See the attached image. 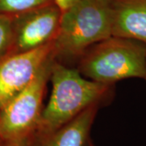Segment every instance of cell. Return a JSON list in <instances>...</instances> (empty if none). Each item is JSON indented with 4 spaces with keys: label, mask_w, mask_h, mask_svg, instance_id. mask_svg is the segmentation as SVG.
<instances>
[{
    "label": "cell",
    "mask_w": 146,
    "mask_h": 146,
    "mask_svg": "<svg viewBox=\"0 0 146 146\" xmlns=\"http://www.w3.org/2000/svg\"><path fill=\"white\" fill-rule=\"evenodd\" d=\"M85 146H94V145H93V143L91 142V141H90V140H89V141H88V142L86 143Z\"/></svg>",
    "instance_id": "cell-13"
},
{
    "label": "cell",
    "mask_w": 146,
    "mask_h": 146,
    "mask_svg": "<svg viewBox=\"0 0 146 146\" xmlns=\"http://www.w3.org/2000/svg\"><path fill=\"white\" fill-rule=\"evenodd\" d=\"M99 106H90L51 132L32 135L31 146H85Z\"/></svg>",
    "instance_id": "cell-7"
},
{
    "label": "cell",
    "mask_w": 146,
    "mask_h": 146,
    "mask_svg": "<svg viewBox=\"0 0 146 146\" xmlns=\"http://www.w3.org/2000/svg\"><path fill=\"white\" fill-rule=\"evenodd\" d=\"M54 2V0H0V14L16 16Z\"/></svg>",
    "instance_id": "cell-9"
},
{
    "label": "cell",
    "mask_w": 146,
    "mask_h": 146,
    "mask_svg": "<svg viewBox=\"0 0 146 146\" xmlns=\"http://www.w3.org/2000/svg\"><path fill=\"white\" fill-rule=\"evenodd\" d=\"M3 145H4V142H3V140H2L1 136H0V146H3Z\"/></svg>",
    "instance_id": "cell-14"
},
{
    "label": "cell",
    "mask_w": 146,
    "mask_h": 146,
    "mask_svg": "<svg viewBox=\"0 0 146 146\" xmlns=\"http://www.w3.org/2000/svg\"><path fill=\"white\" fill-rule=\"evenodd\" d=\"M12 16L0 14V60L11 54L13 44Z\"/></svg>",
    "instance_id": "cell-10"
},
{
    "label": "cell",
    "mask_w": 146,
    "mask_h": 146,
    "mask_svg": "<svg viewBox=\"0 0 146 146\" xmlns=\"http://www.w3.org/2000/svg\"><path fill=\"white\" fill-rule=\"evenodd\" d=\"M113 36L146 44V0H110Z\"/></svg>",
    "instance_id": "cell-8"
},
{
    "label": "cell",
    "mask_w": 146,
    "mask_h": 146,
    "mask_svg": "<svg viewBox=\"0 0 146 146\" xmlns=\"http://www.w3.org/2000/svg\"><path fill=\"white\" fill-rule=\"evenodd\" d=\"M76 69L84 77L108 85L125 79L145 80L146 44L110 36L84 53L77 60Z\"/></svg>",
    "instance_id": "cell-3"
},
{
    "label": "cell",
    "mask_w": 146,
    "mask_h": 146,
    "mask_svg": "<svg viewBox=\"0 0 146 146\" xmlns=\"http://www.w3.org/2000/svg\"><path fill=\"white\" fill-rule=\"evenodd\" d=\"M3 146H31L30 138L24 139V140H21V141H14V142L4 143Z\"/></svg>",
    "instance_id": "cell-12"
},
{
    "label": "cell",
    "mask_w": 146,
    "mask_h": 146,
    "mask_svg": "<svg viewBox=\"0 0 146 146\" xmlns=\"http://www.w3.org/2000/svg\"><path fill=\"white\" fill-rule=\"evenodd\" d=\"M113 36L110 0H80L62 12L53 42L55 60H78L94 45Z\"/></svg>",
    "instance_id": "cell-2"
},
{
    "label": "cell",
    "mask_w": 146,
    "mask_h": 146,
    "mask_svg": "<svg viewBox=\"0 0 146 146\" xmlns=\"http://www.w3.org/2000/svg\"><path fill=\"white\" fill-rule=\"evenodd\" d=\"M54 3L60 8L61 11L63 12L65 10H67L70 7H72L73 4L76 3L80 0H54Z\"/></svg>",
    "instance_id": "cell-11"
},
{
    "label": "cell",
    "mask_w": 146,
    "mask_h": 146,
    "mask_svg": "<svg viewBox=\"0 0 146 146\" xmlns=\"http://www.w3.org/2000/svg\"><path fill=\"white\" fill-rule=\"evenodd\" d=\"M50 80L52 92L33 134L56 130L94 105H100L111 85L84 77L76 68L54 59Z\"/></svg>",
    "instance_id": "cell-1"
},
{
    "label": "cell",
    "mask_w": 146,
    "mask_h": 146,
    "mask_svg": "<svg viewBox=\"0 0 146 146\" xmlns=\"http://www.w3.org/2000/svg\"><path fill=\"white\" fill-rule=\"evenodd\" d=\"M54 59L52 54L31 83L0 109V136L4 143L30 138L36 131Z\"/></svg>",
    "instance_id": "cell-4"
},
{
    "label": "cell",
    "mask_w": 146,
    "mask_h": 146,
    "mask_svg": "<svg viewBox=\"0 0 146 146\" xmlns=\"http://www.w3.org/2000/svg\"><path fill=\"white\" fill-rule=\"evenodd\" d=\"M53 54V42L0 60V109L27 87Z\"/></svg>",
    "instance_id": "cell-6"
},
{
    "label": "cell",
    "mask_w": 146,
    "mask_h": 146,
    "mask_svg": "<svg viewBox=\"0 0 146 146\" xmlns=\"http://www.w3.org/2000/svg\"><path fill=\"white\" fill-rule=\"evenodd\" d=\"M62 11L53 2L16 16L13 21V44L11 54L27 52L54 42Z\"/></svg>",
    "instance_id": "cell-5"
},
{
    "label": "cell",
    "mask_w": 146,
    "mask_h": 146,
    "mask_svg": "<svg viewBox=\"0 0 146 146\" xmlns=\"http://www.w3.org/2000/svg\"><path fill=\"white\" fill-rule=\"evenodd\" d=\"M145 80L146 81V73H145Z\"/></svg>",
    "instance_id": "cell-15"
}]
</instances>
